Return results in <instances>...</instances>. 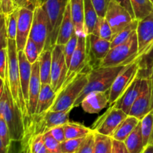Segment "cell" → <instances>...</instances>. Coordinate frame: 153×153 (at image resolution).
<instances>
[{"label":"cell","instance_id":"obj_25","mask_svg":"<svg viewBox=\"0 0 153 153\" xmlns=\"http://www.w3.org/2000/svg\"><path fill=\"white\" fill-rule=\"evenodd\" d=\"M52 50L43 49L38 58L39 71L42 84H51V69H52Z\"/></svg>","mask_w":153,"mask_h":153},{"label":"cell","instance_id":"obj_28","mask_svg":"<svg viewBox=\"0 0 153 153\" xmlns=\"http://www.w3.org/2000/svg\"><path fill=\"white\" fill-rule=\"evenodd\" d=\"M22 149L30 153H49L45 146L43 134H37L21 141Z\"/></svg>","mask_w":153,"mask_h":153},{"label":"cell","instance_id":"obj_21","mask_svg":"<svg viewBox=\"0 0 153 153\" xmlns=\"http://www.w3.org/2000/svg\"><path fill=\"white\" fill-rule=\"evenodd\" d=\"M18 59H19V77H20V85L23 94L25 105L28 103V91H29V83L31 76V66L32 64L28 61L24 51L18 52Z\"/></svg>","mask_w":153,"mask_h":153},{"label":"cell","instance_id":"obj_37","mask_svg":"<svg viewBox=\"0 0 153 153\" xmlns=\"http://www.w3.org/2000/svg\"><path fill=\"white\" fill-rule=\"evenodd\" d=\"M23 51L25 52L27 59L31 64L35 63L38 60L39 55H40L38 47H37V44L30 37H28V40H27Z\"/></svg>","mask_w":153,"mask_h":153},{"label":"cell","instance_id":"obj_49","mask_svg":"<svg viewBox=\"0 0 153 153\" xmlns=\"http://www.w3.org/2000/svg\"><path fill=\"white\" fill-rule=\"evenodd\" d=\"M7 153H22L21 141H11Z\"/></svg>","mask_w":153,"mask_h":153},{"label":"cell","instance_id":"obj_39","mask_svg":"<svg viewBox=\"0 0 153 153\" xmlns=\"http://www.w3.org/2000/svg\"><path fill=\"white\" fill-rule=\"evenodd\" d=\"M85 137L66 139L64 142L61 143V153H76L82 142L85 140Z\"/></svg>","mask_w":153,"mask_h":153},{"label":"cell","instance_id":"obj_17","mask_svg":"<svg viewBox=\"0 0 153 153\" xmlns=\"http://www.w3.org/2000/svg\"><path fill=\"white\" fill-rule=\"evenodd\" d=\"M89 63L92 58L100 62L111 49V41L101 38L94 34L86 35Z\"/></svg>","mask_w":153,"mask_h":153},{"label":"cell","instance_id":"obj_1","mask_svg":"<svg viewBox=\"0 0 153 153\" xmlns=\"http://www.w3.org/2000/svg\"><path fill=\"white\" fill-rule=\"evenodd\" d=\"M72 109L62 111H47L41 114L25 115L23 117L24 136L22 140H28L37 134H43L54 127L68 123Z\"/></svg>","mask_w":153,"mask_h":153},{"label":"cell","instance_id":"obj_19","mask_svg":"<svg viewBox=\"0 0 153 153\" xmlns=\"http://www.w3.org/2000/svg\"><path fill=\"white\" fill-rule=\"evenodd\" d=\"M108 105H109V91L91 93L81 102L82 109L91 114L100 113Z\"/></svg>","mask_w":153,"mask_h":153},{"label":"cell","instance_id":"obj_8","mask_svg":"<svg viewBox=\"0 0 153 153\" xmlns=\"http://www.w3.org/2000/svg\"><path fill=\"white\" fill-rule=\"evenodd\" d=\"M141 60L136 59L128 64L115 79L109 90V105H112L131 85L141 69Z\"/></svg>","mask_w":153,"mask_h":153},{"label":"cell","instance_id":"obj_54","mask_svg":"<svg viewBox=\"0 0 153 153\" xmlns=\"http://www.w3.org/2000/svg\"><path fill=\"white\" fill-rule=\"evenodd\" d=\"M142 153H153V144L147 145Z\"/></svg>","mask_w":153,"mask_h":153},{"label":"cell","instance_id":"obj_24","mask_svg":"<svg viewBox=\"0 0 153 153\" xmlns=\"http://www.w3.org/2000/svg\"><path fill=\"white\" fill-rule=\"evenodd\" d=\"M57 97V93L49 84H42L39 94L35 114H41L49 111Z\"/></svg>","mask_w":153,"mask_h":153},{"label":"cell","instance_id":"obj_15","mask_svg":"<svg viewBox=\"0 0 153 153\" xmlns=\"http://www.w3.org/2000/svg\"><path fill=\"white\" fill-rule=\"evenodd\" d=\"M89 65V56L87 46L86 36H79L77 46L72 57L67 72V82L71 80L76 74L83 71Z\"/></svg>","mask_w":153,"mask_h":153},{"label":"cell","instance_id":"obj_51","mask_svg":"<svg viewBox=\"0 0 153 153\" xmlns=\"http://www.w3.org/2000/svg\"><path fill=\"white\" fill-rule=\"evenodd\" d=\"M114 1H116L117 2H118L119 4H120L121 5L123 6V7H125V8L130 13H131L132 17L134 18V19H135L134 12H133V10H132V7H131V1H130V0H114Z\"/></svg>","mask_w":153,"mask_h":153},{"label":"cell","instance_id":"obj_38","mask_svg":"<svg viewBox=\"0 0 153 153\" xmlns=\"http://www.w3.org/2000/svg\"><path fill=\"white\" fill-rule=\"evenodd\" d=\"M78 40H79V36L75 32L71 37V38L69 40V41L64 46V57H65L66 64H67L68 68L70 64L72 57H73V53H74L76 46H77Z\"/></svg>","mask_w":153,"mask_h":153},{"label":"cell","instance_id":"obj_20","mask_svg":"<svg viewBox=\"0 0 153 153\" xmlns=\"http://www.w3.org/2000/svg\"><path fill=\"white\" fill-rule=\"evenodd\" d=\"M153 108V91L152 84L133 103L128 115L141 120Z\"/></svg>","mask_w":153,"mask_h":153},{"label":"cell","instance_id":"obj_47","mask_svg":"<svg viewBox=\"0 0 153 153\" xmlns=\"http://www.w3.org/2000/svg\"><path fill=\"white\" fill-rule=\"evenodd\" d=\"M15 9L13 0H0V13L8 15Z\"/></svg>","mask_w":153,"mask_h":153},{"label":"cell","instance_id":"obj_18","mask_svg":"<svg viewBox=\"0 0 153 153\" xmlns=\"http://www.w3.org/2000/svg\"><path fill=\"white\" fill-rule=\"evenodd\" d=\"M41 85L39 64L38 61H37L31 66V76L29 83V91H28V103L27 105L28 114L31 115L35 114Z\"/></svg>","mask_w":153,"mask_h":153},{"label":"cell","instance_id":"obj_55","mask_svg":"<svg viewBox=\"0 0 153 153\" xmlns=\"http://www.w3.org/2000/svg\"><path fill=\"white\" fill-rule=\"evenodd\" d=\"M42 0H31V4H32L33 9H34V7L36 6L39 5V4H41Z\"/></svg>","mask_w":153,"mask_h":153},{"label":"cell","instance_id":"obj_27","mask_svg":"<svg viewBox=\"0 0 153 153\" xmlns=\"http://www.w3.org/2000/svg\"><path fill=\"white\" fill-rule=\"evenodd\" d=\"M124 143L129 153H142L143 152L145 146L142 136L140 121L132 132L126 139Z\"/></svg>","mask_w":153,"mask_h":153},{"label":"cell","instance_id":"obj_6","mask_svg":"<svg viewBox=\"0 0 153 153\" xmlns=\"http://www.w3.org/2000/svg\"><path fill=\"white\" fill-rule=\"evenodd\" d=\"M138 52L137 31L124 43L111 48L99 67H114L128 64L137 59Z\"/></svg>","mask_w":153,"mask_h":153},{"label":"cell","instance_id":"obj_40","mask_svg":"<svg viewBox=\"0 0 153 153\" xmlns=\"http://www.w3.org/2000/svg\"><path fill=\"white\" fill-rule=\"evenodd\" d=\"M45 146L49 153H61V143L58 142L49 131L43 134Z\"/></svg>","mask_w":153,"mask_h":153},{"label":"cell","instance_id":"obj_31","mask_svg":"<svg viewBox=\"0 0 153 153\" xmlns=\"http://www.w3.org/2000/svg\"><path fill=\"white\" fill-rule=\"evenodd\" d=\"M66 139L83 137L93 131L92 128L76 123H67L64 125Z\"/></svg>","mask_w":153,"mask_h":153},{"label":"cell","instance_id":"obj_30","mask_svg":"<svg viewBox=\"0 0 153 153\" xmlns=\"http://www.w3.org/2000/svg\"><path fill=\"white\" fill-rule=\"evenodd\" d=\"M134 17L141 20L153 12V4L150 0H130Z\"/></svg>","mask_w":153,"mask_h":153},{"label":"cell","instance_id":"obj_2","mask_svg":"<svg viewBox=\"0 0 153 153\" xmlns=\"http://www.w3.org/2000/svg\"><path fill=\"white\" fill-rule=\"evenodd\" d=\"M0 114L8 126L11 141H22L24 136L23 114L12 97L6 78L4 92L0 99Z\"/></svg>","mask_w":153,"mask_h":153},{"label":"cell","instance_id":"obj_9","mask_svg":"<svg viewBox=\"0 0 153 153\" xmlns=\"http://www.w3.org/2000/svg\"><path fill=\"white\" fill-rule=\"evenodd\" d=\"M50 32V22L49 17L42 4L36 6L34 9L32 25L29 37L37 44L40 54L45 49Z\"/></svg>","mask_w":153,"mask_h":153},{"label":"cell","instance_id":"obj_41","mask_svg":"<svg viewBox=\"0 0 153 153\" xmlns=\"http://www.w3.org/2000/svg\"><path fill=\"white\" fill-rule=\"evenodd\" d=\"M95 132L94 131L85 137L76 153H94Z\"/></svg>","mask_w":153,"mask_h":153},{"label":"cell","instance_id":"obj_11","mask_svg":"<svg viewBox=\"0 0 153 153\" xmlns=\"http://www.w3.org/2000/svg\"><path fill=\"white\" fill-rule=\"evenodd\" d=\"M52 69L51 86L58 93L67 79L68 67L66 64L64 53V46L55 44L52 50Z\"/></svg>","mask_w":153,"mask_h":153},{"label":"cell","instance_id":"obj_58","mask_svg":"<svg viewBox=\"0 0 153 153\" xmlns=\"http://www.w3.org/2000/svg\"></svg>","mask_w":153,"mask_h":153},{"label":"cell","instance_id":"obj_46","mask_svg":"<svg viewBox=\"0 0 153 153\" xmlns=\"http://www.w3.org/2000/svg\"><path fill=\"white\" fill-rule=\"evenodd\" d=\"M49 132L60 143H62V142H64L66 140L64 125L54 127L52 129L49 130Z\"/></svg>","mask_w":153,"mask_h":153},{"label":"cell","instance_id":"obj_52","mask_svg":"<svg viewBox=\"0 0 153 153\" xmlns=\"http://www.w3.org/2000/svg\"><path fill=\"white\" fill-rule=\"evenodd\" d=\"M8 148L6 147L3 143L2 140H1V137H0V153H7Z\"/></svg>","mask_w":153,"mask_h":153},{"label":"cell","instance_id":"obj_5","mask_svg":"<svg viewBox=\"0 0 153 153\" xmlns=\"http://www.w3.org/2000/svg\"><path fill=\"white\" fill-rule=\"evenodd\" d=\"M7 67L6 79L15 102L22 111L23 117L28 114L20 85L19 59L16 40L8 39L7 41Z\"/></svg>","mask_w":153,"mask_h":153},{"label":"cell","instance_id":"obj_34","mask_svg":"<svg viewBox=\"0 0 153 153\" xmlns=\"http://www.w3.org/2000/svg\"><path fill=\"white\" fill-rule=\"evenodd\" d=\"M92 34L109 41H111L113 38L111 28L105 17H98Z\"/></svg>","mask_w":153,"mask_h":153},{"label":"cell","instance_id":"obj_48","mask_svg":"<svg viewBox=\"0 0 153 153\" xmlns=\"http://www.w3.org/2000/svg\"><path fill=\"white\" fill-rule=\"evenodd\" d=\"M113 139V138H112ZM111 153H129L125 143L123 141L114 140H112V151Z\"/></svg>","mask_w":153,"mask_h":153},{"label":"cell","instance_id":"obj_16","mask_svg":"<svg viewBox=\"0 0 153 153\" xmlns=\"http://www.w3.org/2000/svg\"><path fill=\"white\" fill-rule=\"evenodd\" d=\"M34 10L28 7L19 8V16L16 28V43L17 51H23L29 37L32 25Z\"/></svg>","mask_w":153,"mask_h":153},{"label":"cell","instance_id":"obj_44","mask_svg":"<svg viewBox=\"0 0 153 153\" xmlns=\"http://www.w3.org/2000/svg\"><path fill=\"white\" fill-rule=\"evenodd\" d=\"M99 17H105L111 0H91Z\"/></svg>","mask_w":153,"mask_h":153},{"label":"cell","instance_id":"obj_42","mask_svg":"<svg viewBox=\"0 0 153 153\" xmlns=\"http://www.w3.org/2000/svg\"><path fill=\"white\" fill-rule=\"evenodd\" d=\"M7 25H6V15L0 13V49L7 47Z\"/></svg>","mask_w":153,"mask_h":153},{"label":"cell","instance_id":"obj_35","mask_svg":"<svg viewBox=\"0 0 153 153\" xmlns=\"http://www.w3.org/2000/svg\"><path fill=\"white\" fill-rule=\"evenodd\" d=\"M112 140L110 136L95 132L94 153H111Z\"/></svg>","mask_w":153,"mask_h":153},{"label":"cell","instance_id":"obj_14","mask_svg":"<svg viewBox=\"0 0 153 153\" xmlns=\"http://www.w3.org/2000/svg\"><path fill=\"white\" fill-rule=\"evenodd\" d=\"M105 17L111 28L113 36L129 25L134 19L123 6L114 0H111Z\"/></svg>","mask_w":153,"mask_h":153},{"label":"cell","instance_id":"obj_12","mask_svg":"<svg viewBox=\"0 0 153 153\" xmlns=\"http://www.w3.org/2000/svg\"><path fill=\"white\" fill-rule=\"evenodd\" d=\"M137 34L138 41L137 59L142 61L153 52V12L139 21Z\"/></svg>","mask_w":153,"mask_h":153},{"label":"cell","instance_id":"obj_50","mask_svg":"<svg viewBox=\"0 0 153 153\" xmlns=\"http://www.w3.org/2000/svg\"><path fill=\"white\" fill-rule=\"evenodd\" d=\"M13 4L16 8L20 7H28L34 10L31 4V0H13Z\"/></svg>","mask_w":153,"mask_h":153},{"label":"cell","instance_id":"obj_4","mask_svg":"<svg viewBox=\"0 0 153 153\" xmlns=\"http://www.w3.org/2000/svg\"><path fill=\"white\" fill-rule=\"evenodd\" d=\"M90 69L87 71L84 70L76 74L71 80L63 84L61 88L57 93L55 102L49 111H62L74 107L75 102L88 84Z\"/></svg>","mask_w":153,"mask_h":153},{"label":"cell","instance_id":"obj_3","mask_svg":"<svg viewBox=\"0 0 153 153\" xmlns=\"http://www.w3.org/2000/svg\"><path fill=\"white\" fill-rule=\"evenodd\" d=\"M130 64L114 67H97L90 69L88 84L75 102L74 107L80 105L85 97L91 93L108 91L117 76Z\"/></svg>","mask_w":153,"mask_h":153},{"label":"cell","instance_id":"obj_23","mask_svg":"<svg viewBox=\"0 0 153 153\" xmlns=\"http://www.w3.org/2000/svg\"><path fill=\"white\" fill-rule=\"evenodd\" d=\"M71 16L78 36H86L85 32V5L84 0H70Z\"/></svg>","mask_w":153,"mask_h":153},{"label":"cell","instance_id":"obj_7","mask_svg":"<svg viewBox=\"0 0 153 153\" xmlns=\"http://www.w3.org/2000/svg\"><path fill=\"white\" fill-rule=\"evenodd\" d=\"M69 2L70 0H42L41 4L44 7L50 22V32L45 49H52L56 43L61 20Z\"/></svg>","mask_w":153,"mask_h":153},{"label":"cell","instance_id":"obj_43","mask_svg":"<svg viewBox=\"0 0 153 153\" xmlns=\"http://www.w3.org/2000/svg\"><path fill=\"white\" fill-rule=\"evenodd\" d=\"M0 137H1L4 146L8 148L11 143V139L10 137L8 126L1 114H0Z\"/></svg>","mask_w":153,"mask_h":153},{"label":"cell","instance_id":"obj_26","mask_svg":"<svg viewBox=\"0 0 153 153\" xmlns=\"http://www.w3.org/2000/svg\"><path fill=\"white\" fill-rule=\"evenodd\" d=\"M140 121V120H139L137 118L128 115V117L125 120H123L119 126L117 128L114 134H112L111 137L114 140L124 142L128 136L135 128V127L138 125Z\"/></svg>","mask_w":153,"mask_h":153},{"label":"cell","instance_id":"obj_56","mask_svg":"<svg viewBox=\"0 0 153 153\" xmlns=\"http://www.w3.org/2000/svg\"><path fill=\"white\" fill-rule=\"evenodd\" d=\"M149 80H150L151 83L153 85V64L152 65V68H151V72H150V75H149Z\"/></svg>","mask_w":153,"mask_h":153},{"label":"cell","instance_id":"obj_33","mask_svg":"<svg viewBox=\"0 0 153 153\" xmlns=\"http://www.w3.org/2000/svg\"><path fill=\"white\" fill-rule=\"evenodd\" d=\"M138 22L139 20L134 19L129 25H127L126 27H125L121 31H120L117 34L114 35L113 38H112L111 41V49L124 43L126 40H128L131 37V34L134 31H137Z\"/></svg>","mask_w":153,"mask_h":153},{"label":"cell","instance_id":"obj_22","mask_svg":"<svg viewBox=\"0 0 153 153\" xmlns=\"http://www.w3.org/2000/svg\"><path fill=\"white\" fill-rule=\"evenodd\" d=\"M75 33V28L73 25V19L71 16L70 2L67 4L64 11L61 25H60L59 32L56 40L55 44L64 46L69 41L73 34Z\"/></svg>","mask_w":153,"mask_h":153},{"label":"cell","instance_id":"obj_57","mask_svg":"<svg viewBox=\"0 0 153 153\" xmlns=\"http://www.w3.org/2000/svg\"><path fill=\"white\" fill-rule=\"evenodd\" d=\"M22 153H24V152H22Z\"/></svg>","mask_w":153,"mask_h":153},{"label":"cell","instance_id":"obj_10","mask_svg":"<svg viewBox=\"0 0 153 153\" xmlns=\"http://www.w3.org/2000/svg\"><path fill=\"white\" fill-rule=\"evenodd\" d=\"M127 117L128 114L122 109L112 105L103 114L97 118L91 128L95 132L111 137L117 128Z\"/></svg>","mask_w":153,"mask_h":153},{"label":"cell","instance_id":"obj_45","mask_svg":"<svg viewBox=\"0 0 153 153\" xmlns=\"http://www.w3.org/2000/svg\"><path fill=\"white\" fill-rule=\"evenodd\" d=\"M7 48L0 49V78L4 80L7 74Z\"/></svg>","mask_w":153,"mask_h":153},{"label":"cell","instance_id":"obj_29","mask_svg":"<svg viewBox=\"0 0 153 153\" xmlns=\"http://www.w3.org/2000/svg\"><path fill=\"white\" fill-rule=\"evenodd\" d=\"M85 5V32L86 35L92 34L94 31L98 15L93 5L91 0H84Z\"/></svg>","mask_w":153,"mask_h":153},{"label":"cell","instance_id":"obj_53","mask_svg":"<svg viewBox=\"0 0 153 153\" xmlns=\"http://www.w3.org/2000/svg\"><path fill=\"white\" fill-rule=\"evenodd\" d=\"M4 90V80H3L1 78H0V99L2 96L3 92Z\"/></svg>","mask_w":153,"mask_h":153},{"label":"cell","instance_id":"obj_32","mask_svg":"<svg viewBox=\"0 0 153 153\" xmlns=\"http://www.w3.org/2000/svg\"><path fill=\"white\" fill-rule=\"evenodd\" d=\"M140 126L145 147L153 144V108L140 120Z\"/></svg>","mask_w":153,"mask_h":153},{"label":"cell","instance_id":"obj_13","mask_svg":"<svg viewBox=\"0 0 153 153\" xmlns=\"http://www.w3.org/2000/svg\"><path fill=\"white\" fill-rule=\"evenodd\" d=\"M150 85L151 82L149 77L143 78L139 76H137L131 85L126 90L124 94L113 105L115 107L122 109L128 115L133 103L143 91L150 86Z\"/></svg>","mask_w":153,"mask_h":153},{"label":"cell","instance_id":"obj_36","mask_svg":"<svg viewBox=\"0 0 153 153\" xmlns=\"http://www.w3.org/2000/svg\"><path fill=\"white\" fill-rule=\"evenodd\" d=\"M18 16H19V8H16L10 14L6 15V25H7L8 39L16 40Z\"/></svg>","mask_w":153,"mask_h":153}]
</instances>
